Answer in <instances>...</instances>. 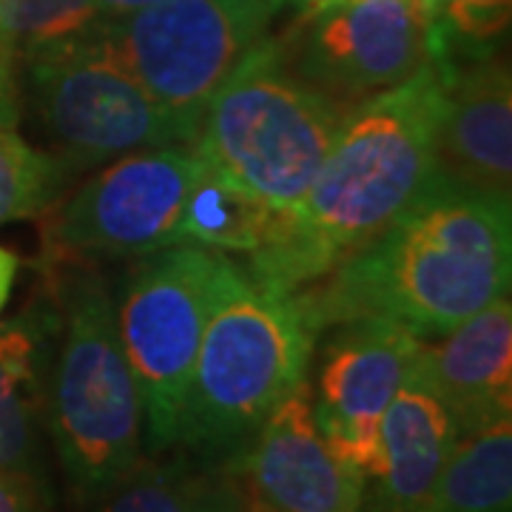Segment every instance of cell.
Listing matches in <instances>:
<instances>
[{
    "mask_svg": "<svg viewBox=\"0 0 512 512\" xmlns=\"http://www.w3.org/2000/svg\"><path fill=\"white\" fill-rule=\"evenodd\" d=\"M447 57L439 43L404 83L353 106L311 188L245 274L279 293L311 288L407 211L436 180Z\"/></svg>",
    "mask_w": 512,
    "mask_h": 512,
    "instance_id": "obj_1",
    "label": "cell"
},
{
    "mask_svg": "<svg viewBox=\"0 0 512 512\" xmlns=\"http://www.w3.org/2000/svg\"><path fill=\"white\" fill-rule=\"evenodd\" d=\"M510 276V200L436 174L384 234L293 296L316 336L376 316L433 339L504 299Z\"/></svg>",
    "mask_w": 512,
    "mask_h": 512,
    "instance_id": "obj_2",
    "label": "cell"
},
{
    "mask_svg": "<svg viewBox=\"0 0 512 512\" xmlns=\"http://www.w3.org/2000/svg\"><path fill=\"white\" fill-rule=\"evenodd\" d=\"M313 350L316 330L296 296L256 285L222 254L174 447L205 464L234 456L308 382Z\"/></svg>",
    "mask_w": 512,
    "mask_h": 512,
    "instance_id": "obj_3",
    "label": "cell"
},
{
    "mask_svg": "<svg viewBox=\"0 0 512 512\" xmlns=\"http://www.w3.org/2000/svg\"><path fill=\"white\" fill-rule=\"evenodd\" d=\"M348 111L293 72L282 40L265 35L202 109L191 148L211 171L288 214L311 188Z\"/></svg>",
    "mask_w": 512,
    "mask_h": 512,
    "instance_id": "obj_4",
    "label": "cell"
},
{
    "mask_svg": "<svg viewBox=\"0 0 512 512\" xmlns=\"http://www.w3.org/2000/svg\"><path fill=\"white\" fill-rule=\"evenodd\" d=\"M46 427L80 504H94L143 458V402L97 271L63 291V342L46 393Z\"/></svg>",
    "mask_w": 512,
    "mask_h": 512,
    "instance_id": "obj_5",
    "label": "cell"
},
{
    "mask_svg": "<svg viewBox=\"0 0 512 512\" xmlns=\"http://www.w3.org/2000/svg\"><path fill=\"white\" fill-rule=\"evenodd\" d=\"M220 259L222 254L200 245L151 251L128 274L114 305L120 345L140 390L151 453H168L177 444Z\"/></svg>",
    "mask_w": 512,
    "mask_h": 512,
    "instance_id": "obj_6",
    "label": "cell"
},
{
    "mask_svg": "<svg viewBox=\"0 0 512 512\" xmlns=\"http://www.w3.org/2000/svg\"><path fill=\"white\" fill-rule=\"evenodd\" d=\"M40 128L66 171L103 165L143 148L180 146L194 128L160 106L94 35L26 60Z\"/></svg>",
    "mask_w": 512,
    "mask_h": 512,
    "instance_id": "obj_7",
    "label": "cell"
},
{
    "mask_svg": "<svg viewBox=\"0 0 512 512\" xmlns=\"http://www.w3.org/2000/svg\"><path fill=\"white\" fill-rule=\"evenodd\" d=\"M274 15L259 0H154L106 18L100 40L160 106L200 128L202 109Z\"/></svg>",
    "mask_w": 512,
    "mask_h": 512,
    "instance_id": "obj_8",
    "label": "cell"
},
{
    "mask_svg": "<svg viewBox=\"0 0 512 512\" xmlns=\"http://www.w3.org/2000/svg\"><path fill=\"white\" fill-rule=\"evenodd\" d=\"M202 168L191 146L143 148L111 160L57 211L52 248L63 256H146L174 245Z\"/></svg>",
    "mask_w": 512,
    "mask_h": 512,
    "instance_id": "obj_9",
    "label": "cell"
},
{
    "mask_svg": "<svg viewBox=\"0 0 512 512\" xmlns=\"http://www.w3.org/2000/svg\"><path fill=\"white\" fill-rule=\"evenodd\" d=\"M433 26L410 0H362L299 9L279 40L293 72L353 109L419 72L433 52Z\"/></svg>",
    "mask_w": 512,
    "mask_h": 512,
    "instance_id": "obj_10",
    "label": "cell"
},
{
    "mask_svg": "<svg viewBox=\"0 0 512 512\" xmlns=\"http://www.w3.org/2000/svg\"><path fill=\"white\" fill-rule=\"evenodd\" d=\"M220 467L237 512H362L365 476L319 433L308 382L276 404Z\"/></svg>",
    "mask_w": 512,
    "mask_h": 512,
    "instance_id": "obj_11",
    "label": "cell"
},
{
    "mask_svg": "<svg viewBox=\"0 0 512 512\" xmlns=\"http://www.w3.org/2000/svg\"><path fill=\"white\" fill-rule=\"evenodd\" d=\"M328 330L311 390L313 419L330 450L367 478L379 461L384 413L410 379L424 339L376 316Z\"/></svg>",
    "mask_w": 512,
    "mask_h": 512,
    "instance_id": "obj_12",
    "label": "cell"
},
{
    "mask_svg": "<svg viewBox=\"0 0 512 512\" xmlns=\"http://www.w3.org/2000/svg\"><path fill=\"white\" fill-rule=\"evenodd\" d=\"M436 43L447 57L436 168L453 185L490 197H512V80L498 55L467 63Z\"/></svg>",
    "mask_w": 512,
    "mask_h": 512,
    "instance_id": "obj_13",
    "label": "cell"
},
{
    "mask_svg": "<svg viewBox=\"0 0 512 512\" xmlns=\"http://www.w3.org/2000/svg\"><path fill=\"white\" fill-rule=\"evenodd\" d=\"M436 339H424L413 373L444 404L458 436L510 419L512 308L507 296Z\"/></svg>",
    "mask_w": 512,
    "mask_h": 512,
    "instance_id": "obj_14",
    "label": "cell"
},
{
    "mask_svg": "<svg viewBox=\"0 0 512 512\" xmlns=\"http://www.w3.org/2000/svg\"><path fill=\"white\" fill-rule=\"evenodd\" d=\"M456 441L444 404L410 373L384 413L379 461L365 478L362 512H427Z\"/></svg>",
    "mask_w": 512,
    "mask_h": 512,
    "instance_id": "obj_15",
    "label": "cell"
},
{
    "mask_svg": "<svg viewBox=\"0 0 512 512\" xmlns=\"http://www.w3.org/2000/svg\"><path fill=\"white\" fill-rule=\"evenodd\" d=\"M43 322L18 316L0 325V476L40 487L46 424Z\"/></svg>",
    "mask_w": 512,
    "mask_h": 512,
    "instance_id": "obj_16",
    "label": "cell"
},
{
    "mask_svg": "<svg viewBox=\"0 0 512 512\" xmlns=\"http://www.w3.org/2000/svg\"><path fill=\"white\" fill-rule=\"evenodd\" d=\"M282 220V211L205 165L185 200L174 245H200L217 254H254L279 234Z\"/></svg>",
    "mask_w": 512,
    "mask_h": 512,
    "instance_id": "obj_17",
    "label": "cell"
},
{
    "mask_svg": "<svg viewBox=\"0 0 512 512\" xmlns=\"http://www.w3.org/2000/svg\"><path fill=\"white\" fill-rule=\"evenodd\" d=\"M94 504L97 512H217L234 501L222 467L188 453H151Z\"/></svg>",
    "mask_w": 512,
    "mask_h": 512,
    "instance_id": "obj_18",
    "label": "cell"
},
{
    "mask_svg": "<svg viewBox=\"0 0 512 512\" xmlns=\"http://www.w3.org/2000/svg\"><path fill=\"white\" fill-rule=\"evenodd\" d=\"M427 512H512V419L458 436Z\"/></svg>",
    "mask_w": 512,
    "mask_h": 512,
    "instance_id": "obj_19",
    "label": "cell"
},
{
    "mask_svg": "<svg viewBox=\"0 0 512 512\" xmlns=\"http://www.w3.org/2000/svg\"><path fill=\"white\" fill-rule=\"evenodd\" d=\"M103 20L97 0H0V46L32 60L94 35Z\"/></svg>",
    "mask_w": 512,
    "mask_h": 512,
    "instance_id": "obj_20",
    "label": "cell"
},
{
    "mask_svg": "<svg viewBox=\"0 0 512 512\" xmlns=\"http://www.w3.org/2000/svg\"><path fill=\"white\" fill-rule=\"evenodd\" d=\"M66 177L69 171L55 154L37 151L15 128H0V225L46 211L60 197Z\"/></svg>",
    "mask_w": 512,
    "mask_h": 512,
    "instance_id": "obj_21",
    "label": "cell"
},
{
    "mask_svg": "<svg viewBox=\"0 0 512 512\" xmlns=\"http://www.w3.org/2000/svg\"><path fill=\"white\" fill-rule=\"evenodd\" d=\"M512 0H447L441 35L450 46H487L507 32Z\"/></svg>",
    "mask_w": 512,
    "mask_h": 512,
    "instance_id": "obj_22",
    "label": "cell"
},
{
    "mask_svg": "<svg viewBox=\"0 0 512 512\" xmlns=\"http://www.w3.org/2000/svg\"><path fill=\"white\" fill-rule=\"evenodd\" d=\"M15 63V55L6 46H0V128H15L20 123V86Z\"/></svg>",
    "mask_w": 512,
    "mask_h": 512,
    "instance_id": "obj_23",
    "label": "cell"
},
{
    "mask_svg": "<svg viewBox=\"0 0 512 512\" xmlns=\"http://www.w3.org/2000/svg\"><path fill=\"white\" fill-rule=\"evenodd\" d=\"M0 512H49L40 487L0 476Z\"/></svg>",
    "mask_w": 512,
    "mask_h": 512,
    "instance_id": "obj_24",
    "label": "cell"
},
{
    "mask_svg": "<svg viewBox=\"0 0 512 512\" xmlns=\"http://www.w3.org/2000/svg\"><path fill=\"white\" fill-rule=\"evenodd\" d=\"M18 256L12 254L9 248L0 245V311L6 308L9 302V293L15 288V279H18Z\"/></svg>",
    "mask_w": 512,
    "mask_h": 512,
    "instance_id": "obj_25",
    "label": "cell"
},
{
    "mask_svg": "<svg viewBox=\"0 0 512 512\" xmlns=\"http://www.w3.org/2000/svg\"><path fill=\"white\" fill-rule=\"evenodd\" d=\"M154 0H97V9L103 18H117V15H126V12H134L140 6H148Z\"/></svg>",
    "mask_w": 512,
    "mask_h": 512,
    "instance_id": "obj_26",
    "label": "cell"
},
{
    "mask_svg": "<svg viewBox=\"0 0 512 512\" xmlns=\"http://www.w3.org/2000/svg\"><path fill=\"white\" fill-rule=\"evenodd\" d=\"M416 9H419V15L427 23H439L441 15H444V6H447V0H410Z\"/></svg>",
    "mask_w": 512,
    "mask_h": 512,
    "instance_id": "obj_27",
    "label": "cell"
},
{
    "mask_svg": "<svg viewBox=\"0 0 512 512\" xmlns=\"http://www.w3.org/2000/svg\"><path fill=\"white\" fill-rule=\"evenodd\" d=\"M271 15H279L282 9H305L311 0H259Z\"/></svg>",
    "mask_w": 512,
    "mask_h": 512,
    "instance_id": "obj_28",
    "label": "cell"
},
{
    "mask_svg": "<svg viewBox=\"0 0 512 512\" xmlns=\"http://www.w3.org/2000/svg\"><path fill=\"white\" fill-rule=\"evenodd\" d=\"M350 3H362V0H311L305 9H330V6H350Z\"/></svg>",
    "mask_w": 512,
    "mask_h": 512,
    "instance_id": "obj_29",
    "label": "cell"
},
{
    "mask_svg": "<svg viewBox=\"0 0 512 512\" xmlns=\"http://www.w3.org/2000/svg\"><path fill=\"white\" fill-rule=\"evenodd\" d=\"M217 512H237V507H234V504H228V507H222V510Z\"/></svg>",
    "mask_w": 512,
    "mask_h": 512,
    "instance_id": "obj_30",
    "label": "cell"
}]
</instances>
